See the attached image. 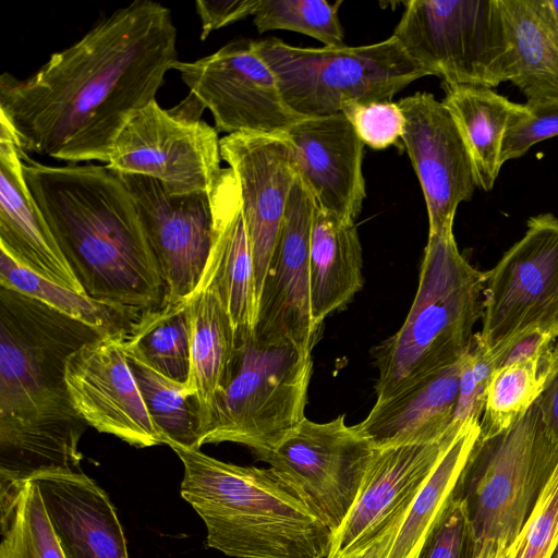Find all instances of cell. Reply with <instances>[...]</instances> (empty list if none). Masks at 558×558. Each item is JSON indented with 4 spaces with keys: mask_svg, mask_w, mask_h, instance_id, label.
Returning <instances> with one entry per match:
<instances>
[{
    "mask_svg": "<svg viewBox=\"0 0 558 558\" xmlns=\"http://www.w3.org/2000/svg\"><path fill=\"white\" fill-rule=\"evenodd\" d=\"M175 61L171 12L135 0L101 16L28 77L0 76V137L24 153L108 163L118 135L156 100Z\"/></svg>",
    "mask_w": 558,
    "mask_h": 558,
    "instance_id": "1",
    "label": "cell"
},
{
    "mask_svg": "<svg viewBox=\"0 0 558 558\" xmlns=\"http://www.w3.org/2000/svg\"><path fill=\"white\" fill-rule=\"evenodd\" d=\"M101 336L0 286V518L36 475L82 471L78 444L87 423L73 405L65 368L73 353Z\"/></svg>",
    "mask_w": 558,
    "mask_h": 558,
    "instance_id": "2",
    "label": "cell"
},
{
    "mask_svg": "<svg viewBox=\"0 0 558 558\" xmlns=\"http://www.w3.org/2000/svg\"><path fill=\"white\" fill-rule=\"evenodd\" d=\"M24 178L84 293L137 316L165 283L133 197L107 166L51 167L19 149Z\"/></svg>",
    "mask_w": 558,
    "mask_h": 558,
    "instance_id": "3",
    "label": "cell"
},
{
    "mask_svg": "<svg viewBox=\"0 0 558 558\" xmlns=\"http://www.w3.org/2000/svg\"><path fill=\"white\" fill-rule=\"evenodd\" d=\"M169 447L183 464L180 493L204 521L208 547L235 558L327 557L332 533L272 469Z\"/></svg>",
    "mask_w": 558,
    "mask_h": 558,
    "instance_id": "4",
    "label": "cell"
},
{
    "mask_svg": "<svg viewBox=\"0 0 558 558\" xmlns=\"http://www.w3.org/2000/svg\"><path fill=\"white\" fill-rule=\"evenodd\" d=\"M488 271L458 250L453 234H428L418 287L400 329L372 350L376 401L391 398L460 361L483 317Z\"/></svg>",
    "mask_w": 558,
    "mask_h": 558,
    "instance_id": "5",
    "label": "cell"
},
{
    "mask_svg": "<svg viewBox=\"0 0 558 558\" xmlns=\"http://www.w3.org/2000/svg\"><path fill=\"white\" fill-rule=\"evenodd\" d=\"M312 368V353L292 343L262 341L252 329L236 331L234 357L201 447L234 442L260 460L305 418Z\"/></svg>",
    "mask_w": 558,
    "mask_h": 558,
    "instance_id": "6",
    "label": "cell"
},
{
    "mask_svg": "<svg viewBox=\"0 0 558 558\" xmlns=\"http://www.w3.org/2000/svg\"><path fill=\"white\" fill-rule=\"evenodd\" d=\"M253 45L287 106L303 118L336 114L349 102L391 100L412 82L432 75L393 36L340 48H301L275 37Z\"/></svg>",
    "mask_w": 558,
    "mask_h": 558,
    "instance_id": "7",
    "label": "cell"
},
{
    "mask_svg": "<svg viewBox=\"0 0 558 558\" xmlns=\"http://www.w3.org/2000/svg\"><path fill=\"white\" fill-rule=\"evenodd\" d=\"M557 462L558 438L536 402L506 432L478 436L453 492L478 543L515 541Z\"/></svg>",
    "mask_w": 558,
    "mask_h": 558,
    "instance_id": "8",
    "label": "cell"
},
{
    "mask_svg": "<svg viewBox=\"0 0 558 558\" xmlns=\"http://www.w3.org/2000/svg\"><path fill=\"white\" fill-rule=\"evenodd\" d=\"M392 36L447 85L509 82L510 44L498 0H412Z\"/></svg>",
    "mask_w": 558,
    "mask_h": 558,
    "instance_id": "9",
    "label": "cell"
},
{
    "mask_svg": "<svg viewBox=\"0 0 558 558\" xmlns=\"http://www.w3.org/2000/svg\"><path fill=\"white\" fill-rule=\"evenodd\" d=\"M483 327L477 332L490 352L512 338L543 330L558 338V218H529L524 235L488 271Z\"/></svg>",
    "mask_w": 558,
    "mask_h": 558,
    "instance_id": "10",
    "label": "cell"
},
{
    "mask_svg": "<svg viewBox=\"0 0 558 558\" xmlns=\"http://www.w3.org/2000/svg\"><path fill=\"white\" fill-rule=\"evenodd\" d=\"M375 449L341 414L316 423L306 417L260 458L302 499L332 535L351 511Z\"/></svg>",
    "mask_w": 558,
    "mask_h": 558,
    "instance_id": "11",
    "label": "cell"
},
{
    "mask_svg": "<svg viewBox=\"0 0 558 558\" xmlns=\"http://www.w3.org/2000/svg\"><path fill=\"white\" fill-rule=\"evenodd\" d=\"M191 96L226 132L286 135L303 117L284 102L277 80L257 54L253 40L231 41L210 56L195 61H175Z\"/></svg>",
    "mask_w": 558,
    "mask_h": 558,
    "instance_id": "12",
    "label": "cell"
},
{
    "mask_svg": "<svg viewBox=\"0 0 558 558\" xmlns=\"http://www.w3.org/2000/svg\"><path fill=\"white\" fill-rule=\"evenodd\" d=\"M217 132L204 120L165 110L154 100L124 125L107 167L153 178L169 195L207 192L221 170Z\"/></svg>",
    "mask_w": 558,
    "mask_h": 558,
    "instance_id": "13",
    "label": "cell"
},
{
    "mask_svg": "<svg viewBox=\"0 0 558 558\" xmlns=\"http://www.w3.org/2000/svg\"><path fill=\"white\" fill-rule=\"evenodd\" d=\"M131 193L165 283L166 303H178L197 289L213 247L214 215L209 191L169 195L153 178L118 173Z\"/></svg>",
    "mask_w": 558,
    "mask_h": 558,
    "instance_id": "14",
    "label": "cell"
},
{
    "mask_svg": "<svg viewBox=\"0 0 558 558\" xmlns=\"http://www.w3.org/2000/svg\"><path fill=\"white\" fill-rule=\"evenodd\" d=\"M464 424L453 423L432 442L375 449L356 500L333 534L326 558H354L401 523Z\"/></svg>",
    "mask_w": 558,
    "mask_h": 558,
    "instance_id": "15",
    "label": "cell"
},
{
    "mask_svg": "<svg viewBox=\"0 0 558 558\" xmlns=\"http://www.w3.org/2000/svg\"><path fill=\"white\" fill-rule=\"evenodd\" d=\"M317 203L299 173L291 190L278 240L258 299L254 335L289 342L312 353L318 330L310 303V241Z\"/></svg>",
    "mask_w": 558,
    "mask_h": 558,
    "instance_id": "16",
    "label": "cell"
},
{
    "mask_svg": "<svg viewBox=\"0 0 558 558\" xmlns=\"http://www.w3.org/2000/svg\"><path fill=\"white\" fill-rule=\"evenodd\" d=\"M398 104L405 120L401 140L427 207L428 234H453L457 208L477 186L465 143L451 113L434 95L418 92Z\"/></svg>",
    "mask_w": 558,
    "mask_h": 558,
    "instance_id": "17",
    "label": "cell"
},
{
    "mask_svg": "<svg viewBox=\"0 0 558 558\" xmlns=\"http://www.w3.org/2000/svg\"><path fill=\"white\" fill-rule=\"evenodd\" d=\"M220 154L238 182L258 303L299 173L294 149L287 135L235 133L220 138Z\"/></svg>",
    "mask_w": 558,
    "mask_h": 558,
    "instance_id": "18",
    "label": "cell"
},
{
    "mask_svg": "<svg viewBox=\"0 0 558 558\" xmlns=\"http://www.w3.org/2000/svg\"><path fill=\"white\" fill-rule=\"evenodd\" d=\"M65 380L73 405L87 425L137 448L163 444L120 335L101 336L73 353L66 362Z\"/></svg>",
    "mask_w": 558,
    "mask_h": 558,
    "instance_id": "19",
    "label": "cell"
},
{
    "mask_svg": "<svg viewBox=\"0 0 558 558\" xmlns=\"http://www.w3.org/2000/svg\"><path fill=\"white\" fill-rule=\"evenodd\" d=\"M286 135L294 149L299 175L317 205L355 221L366 197L364 144L345 116L303 118Z\"/></svg>",
    "mask_w": 558,
    "mask_h": 558,
    "instance_id": "20",
    "label": "cell"
},
{
    "mask_svg": "<svg viewBox=\"0 0 558 558\" xmlns=\"http://www.w3.org/2000/svg\"><path fill=\"white\" fill-rule=\"evenodd\" d=\"M32 480L68 558H129L117 510L94 480L82 471L45 472Z\"/></svg>",
    "mask_w": 558,
    "mask_h": 558,
    "instance_id": "21",
    "label": "cell"
},
{
    "mask_svg": "<svg viewBox=\"0 0 558 558\" xmlns=\"http://www.w3.org/2000/svg\"><path fill=\"white\" fill-rule=\"evenodd\" d=\"M0 248L40 277L84 293L24 178L17 146L0 137Z\"/></svg>",
    "mask_w": 558,
    "mask_h": 558,
    "instance_id": "22",
    "label": "cell"
},
{
    "mask_svg": "<svg viewBox=\"0 0 558 558\" xmlns=\"http://www.w3.org/2000/svg\"><path fill=\"white\" fill-rule=\"evenodd\" d=\"M462 359L391 398L376 401L355 425L359 432L376 449L441 438L453 425Z\"/></svg>",
    "mask_w": 558,
    "mask_h": 558,
    "instance_id": "23",
    "label": "cell"
},
{
    "mask_svg": "<svg viewBox=\"0 0 558 558\" xmlns=\"http://www.w3.org/2000/svg\"><path fill=\"white\" fill-rule=\"evenodd\" d=\"M214 242L209 256L222 302L236 331L254 330L257 295L251 244L233 171L221 168L210 190Z\"/></svg>",
    "mask_w": 558,
    "mask_h": 558,
    "instance_id": "24",
    "label": "cell"
},
{
    "mask_svg": "<svg viewBox=\"0 0 558 558\" xmlns=\"http://www.w3.org/2000/svg\"><path fill=\"white\" fill-rule=\"evenodd\" d=\"M190 310L191 366L187 386L199 407L203 436L236 347V330L222 302L209 259L197 289L190 298Z\"/></svg>",
    "mask_w": 558,
    "mask_h": 558,
    "instance_id": "25",
    "label": "cell"
},
{
    "mask_svg": "<svg viewBox=\"0 0 558 558\" xmlns=\"http://www.w3.org/2000/svg\"><path fill=\"white\" fill-rule=\"evenodd\" d=\"M510 44L509 82L526 105L558 100V21L549 0H498Z\"/></svg>",
    "mask_w": 558,
    "mask_h": 558,
    "instance_id": "26",
    "label": "cell"
},
{
    "mask_svg": "<svg viewBox=\"0 0 558 558\" xmlns=\"http://www.w3.org/2000/svg\"><path fill=\"white\" fill-rule=\"evenodd\" d=\"M355 221L315 208L310 241V303L314 327L345 306L363 287Z\"/></svg>",
    "mask_w": 558,
    "mask_h": 558,
    "instance_id": "27",
    "label": "cell"
},
{
    "mask_svg": "<svg viewBox=\"0 0 558 558\" xmlns=\"http://www.w3.org/2000/svg\"><path fill=\"white\" fill-rule=\"evenodd\" d=\"M444 89L442 104L465 143L476 185L488 192L502 166L500 149L507 124L523 104L512 102L487 87L444 84Z\"/></svg>",
    "mask_w": 558,
    "mask_h": 558,
    "instance_id": "28",
    "label": "cell"
},
{
    "mask_svg": "<svg viewBox=\"0 0 558 558\" xmlns=\"http://www.w3.org/2000/svg\"><path fill=\"white\" fill-rule=\"evenodd\" d=\"M128 357L135 359L161 375L187 383L191 366L190 299L163 302L138 316L130 329L120 335Z\"/></svg>",
    "mask_w": 558,
    "mask_h": 558,
    "instance_id": "29",
    "label": "cell"
},
{
    "mask_svg": "<svg viewBox=\"0 0 558 558\" xmlns=\"http://www.w3.org/2000/svg\"><path fill=\"white\" fill-rule=\"evenodd\" d=\"M480 422H466L423 484L395 536L387 558H416L451 498L475 441Z\"/></svg>",
    "mask_w": 558,
    "mask_h": 558,
    "instance_id": "30",
    "label": "cell"
},
{
    "mask_svg": "<svg viewBox=\"0 0 558 558\" xmlns=\"http://www.w3.org/2000/svg\"><path fill=\"white\" fill-rule=\"evenodd\" d=\"M0 286L36 299L50 307L106 335L125 333L137 315L110 304L98 302L39 275L16 263L0 248Z\"/></svg>",
    "mask_w": 558,
    "mask_h": 558,
    "instance_id": "31",
    "label": "cell"
},
{
    "mask_svg": "<svg viewBox=\"0 0 558 558\" xmlns=\"http://www.w3.org/2000/svg\"><path fill=\"white\" fill-rule=\"evenodd\" d=\"M553 350L495 369L489 378L480 438L501 434L520 421L541 396L551 371Z\"/></svg>",
    "mask_w": 558,
    "mask_h": 558,
    "instance_id": "32",
    "label": "cell"
},
{
    "mask_svg": "<svg viewBox=\"0 0 558 558\" xmlns=\"http://www.w3.org/2000/svg\"><path fill=\"white\" fill-rule=\"evenodd\" d=\"M146 410L165 445L201 450L202 421L187 383H179L128 357Z\"/></svg>",
    "mask_w": 558,
    "mask_h": 558,
    "instance_id": "33",
    "label": "cell"
},
{
    "mask_svg": "<svg viewBox=\"0 0 558 558\" xmlns=\"http://www.w3.org/2000/svg\"><path fill=\"white\" fill-rule=\"evenodd\" d=\"M0 558H68L35 481L23 486L13 509L0 518Z\"/></svg>",
    "mask_w": 558,
    "mask_h": 558,
    "instance_id": "34",
    "label": "cell"
},
{
    "mask_svg": "<svg viewBox=\"0 0 558 558\" xmlns=\"http://www.w3.org/2000/svg\"><path fill=\"white\" fill-rule=\"evenodd\" d=\"M342 1L259 0L253 14L258 33L287 29L313 37L329 48L344 47V32L338 17Z\"/></svg>",
    "mask_w": 558,
    "mask_h": 558,
    "instance_id": "35",
    "label": "cell"
},
{
    "mask_svg": "<svg viewBox=\"0 0 558 558\" xmlns=\"http://www.w3.org/2000/svg\"><path fill=\"white\" fill-rule=\"evenodd\" d=\"M558 548V462L515 541L510 558H551Z\"/></svg>",
    "mask_w": 558,
    "mask_h": 558,
    "instance_id": "36",
    "label": "cell"
},
{
    "mask_svg": "<svg viewBox=\"0 0 558 558\" xmlns=\"http://www.w3.org/2000/svg\"><path fill=\"white\" fill-rule=\"evenodd\" d=\"M478 542L464 502L452 494L416 558H476Z\"/></svg>",
    "mask_w": 558,
    "mask_h": 558,
    "instance_id": "37",
    "label": "cell"
},
{
    "mask_svg": "<svg viewBox=\"0 0 558 558\" xmlns=\"http://www.w3.org/2000/svg\"><path fill=\"white\" fill-rule=\"evenodd\" d=\"M558 135V100L523 104L509 120L500 149V163L522 157L536 143Z\"/></svg>",
    "mask_w": 558,
    "mask_h": 558,
    "instance_id": "38",
    "label": "cell"
},
{
    "mask_svg": "<svg viewBox=\"0 0 558 558\" xmlns=\"http://www.w3.org/2000/svg\"><path fill=\"white\" fill-rule=\"evenodd\" d=\"M341 112L363 144L373 149H385L402 137L405 120L398 102H349Z\"/></svg>",
    "mask_w": 558,
    "mask_h": 558,
    "instance_id": "39",
    "label": "cell"
},
{
    "mask_svg": "<svg viewBox=\"0 0 558 558\" xmlns=\"http://www.w3.org/2000/svg\"><path fill=\"white\" fill-rule=\"evenodd\" d=\"M495 371L488 350L482 344L477 332L462 359L458 402L453 423L480 422L485 403L486 388Z\"/></svg>",
    "mask_w": 558,
    "mask_h": 558,
    "instance_id": "40",
    "label": "cell"
},
{
    "mask_svg": "<svg viewBox=\"0 0 558 558\" xmlns=\"http://www.w3.org/2000/svg\"><path fill=\"white\" fill-rule=\"evenodd\" d=\"M557 337L543 330L517 336L494 351H488L494 368L541 356L554 349Z\"/></svg>",
    "mask_w": 558,
    "mask_h": 558,
    "instance_id": "41",
    "label": "cell"
},
{
    "mask_svg": "<svg viewBox=\"0 0 558 558\" xmlns=\"http://www.w3.org/2000/svg\"><path fill=\"white\" fill-rule=\"evenodd\" d=\"M258 3L259 0L196 1V13L202 22L201 39L223 26L253 16Z\"/></svg>",
    "mask_w": 558,
    "mask_h": 558,
    "instance_id": "42",
    "label": "cell"
},
{
    "mask_svg": "<svg viewBox=\"0 0 558 558\" xmlns=\"http://www.w3.org/2000/svg\"><path fill=\"white\" fill-rule=\"evenodd\" d=\"M536 403L549 433L558 438V350L553 351L551 371Z\"/></svg>",
    "mask_w": 558,
    "mask_h": 558,
    "instance_id": "43",
    "label": "cell"
},
{
    "mask_svg": "<svg viewBox=\"0 0 558 558\" xmlns=\"http://www.w3.org/2000/svg\"><path fill=\"white\" fill-rule=\"evenodd\" d=\"M401 523L395 525L384 536L375 541L354 558H387Z\"/></svg>",
    "mask_w": 558,
    "mask_h": 558,
    "instance_id": "44",
    "label": "cell"
},
{
    "mask_svg": "<svg viewBox=\"0 0 558 558\" xmlns=\"http://www.w3.org/2000/svg\"><path fill=\"white\" fill-rule=\"evenodd\" d=\"M476 558H510V555L504 543L484 541L478 543V554Z\"/></svg>",
    "mask_w": 558,
    "mask_h": 558,
    "instance_id": "45",
    "label": "cell"
},
{
    "mask_svg": "<svg viewBox=\"0 0 558 558\" xmlns=\"http://www.w3.org/2000/svg\"><path fill=\"white\" fill-rule=\"evenodd\" d=\"M549 2H550V5L553 8V11L555 13V16H556V19L558 21V0H549Z\"/></svg>",
    "mask_w": 558,
    "mask_h": 558,
    "instance_id": "46",
    "label": "cell"
},
{
    "mask_svg": "<svg viewBox=\"0 0 558 558\" xmlns=\"http://www.w3.org/2000/svg\"><path fill=\"white\" fill-rule=\"evenodd\" d=\"M551 558H558V548H557V550L555 551V554L553 555Z\"/></svg>",
    "mask_w": 558,
    "mask_h": 558,
    "instance_id": "47",
    "label": "cell"
},
{
    "mask_svg": "<svg viewBox=\"0 0 558 558\" xmlns=\"http://www.w3.org/2000/svg\"><path fill=\"white\" fill-rule=\"evenodd\" d=\"M556 348L558 349V338H557V340H556Z\"/></svg>",
    "mask_w": 558,
    "mask_h": 558,
    "instance_id": "48",
    "label": "cell"
}]
</instances>
